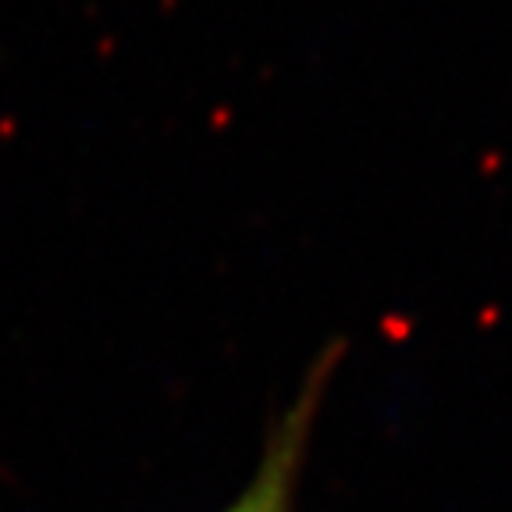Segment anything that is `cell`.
<instances>
[{"mask_svg": "<svg viewBox=\"0 0 512 512\" xmlns=\"http://www.w3.org/2000/svg\"><path fill=\"white\" fill-rule=\"evenodd\" d=\"M331 370H335V349H328L306 370L292 402L281 409V416L267 431L253 473L217 512H296L299 484H303L306 459H310L317 416L328 395Z\"/></svg>", "mask_w": 512, "mask_h": 512, "instance_id": "cell-1", "label": "cell"}]
</instances>
